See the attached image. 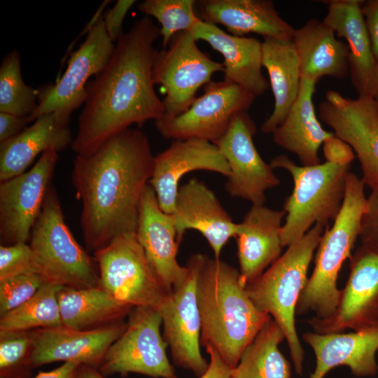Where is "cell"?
<instances>
[{"mask_svg": "<svg viewBox=\"0 0 378 378\" xmlns=\"http://www.w3.org/2000/svg\"><path fill=\"white\" fill-rule=\"evenodd\" d=\"M160 29L148 16L136 20L115 42L106 66L88 81L86 98L70 146L76 155H88L134 124L141 127L164 115L154 90L153 69Z\"/></svg>", "mask_w": 378, "mask_h": 378, "instance_id": "obj_1", "label": "cell"}, {"mask_svg": "<svg viewBox=\"0 0 378 378\" xmlns=\"http://www.w3.org/2000/svg\"><path fill=\"white\" fill-rule=\"evenodd\" d=\"M149 139L129 128L88 155H76L71 182L81 201L85 246L96 251L117 236L136 232L140 204L153 169Z\"/></svg>", "mask_w": 378, "mask_h": 378, "instance_id": "obj_2", "label": "cell"}, {"mask_svg": "<svg viewBox=\"0 0 378 378\" xmlns=\"http://www.w3.org/2000/svg\"><path fill=\"white\" fill-rule=\"evenodd\" d=\"M197 298L201 318L200 342L211 346L231 369L271 316L252 302L239 270L205 255Z\"/></svg>", "mask_w": 378, "mask_h": 378, "instance_id": "obj_3", "label": "cell"}, {"mask_svg": "<svg viewBox=\"0 0 378 378\" xmlns=\"http://www.w3.org/2000/svg\"><path fill=\"white\" fill-rule=\"evenodd\" d=\"M365 186L361 178L348 172L342 206L332 225L327 227L321 237L314 268L298 301L296 314L313 312L314 317L326 318L336 309L340 295L338 274L359 238L367 198Z\"/></svg>", "mask_w": 378, "mask_h": 378, "instance_id": "obj_4", "label": "cell"}, {"mask_svg": "<svg viewBox=\"0 0 378 378\" xmlns=\"http://www.w3.org/2000/svg\"><path fill=\"white\" fill-rule=\"evenodd\" d=\"M326 227L318 223L314 225L246 286L255 305L270 315L282 330L295 370L299 375L303 370L304 350L295 328L296 306L308 279L309 265Z\"/></svg>", "mask_w": 378, "mask_h": 378, "instance_id": "obj_5", "label": "cell"}, {"mask_svg": "<svg viewBox=\"0 0 378 378\" xmlns=\"http://www.w3.org/2000/svg\"><path fill=\"white\" fill-rule=\"evenodd\" d=\"M270 164L274 169L288 171L293 180V191L284 204L283 247L298 240L316 224L328 227L335 219L344 201L349 166L328 162L297 165L284 155L274 157Z\"/></svg>", "mask_w": 378, "mask_h": 378, "instance_id": "obj_6", "label": "cell"}, {"mask_svg": "<svg viewBox=\"0 0 378 378\" xmlns=\"http://www.w3.org/2000/svg\"><path fill=\"white\" fill-rule=\"evenodd\" d=\"M36 272L46 284L85 288L99 286L96 261L79 245L66 225L51 183L29 244Z\"/></svg>", "mask_w": 378, "mask_h": 378, "instance_id": "obj_7", "label": "cell"}, {"mask_svg": "<svg viewBox=\"0 0 378 378\" xmlns=\"http://www.w3.org/2000/svg\"><path fill=\"white\" fill-rule=\"evenodd\" d=\"M99 286L118 302L131 307L156 309L164 300L162 287L136 232L121 234L94 252Z\"/></svg>", "mask_w": 378, "mask_h": 378, "instance_id": "obj_8", "label": "cell"}, {"mask_svg": "<svg viewBox=\"0 0 378 378\" xmlns=\"http://www.w3.org/2000/svg\"><path fill=\"white\" fill-rule=\"evenodd\" d=\"M223 71V64L199 49L191 31L174 35L167 48L158 50L153 69V83L165 94L162 118L186 111L197 98V90L211 82L215 73Z\"/></svg>", "mask_w": 378, "mask_h": 378, "instance_id": "obj_9", "label": "cell"}, {"mask_svg": "<svg viewBox=\"0 0 378 378\" xmlns=\"http://www.w3.org/2000/svg\"><path fill=\"white\" fill-rule=\"evenodd\" d=\"M158 309L133 307L127 327L109 347L98 370L104 375L136 373L153 378H177L167 355V342L160 333Z\"/></svg>", "mask_w": 378, "mask_h": 378, "instance_id": "obj_10", "label": "cell"}, {"mask_svg": "<svg viewBox=\"0 0 378 378\" xmlns=\"http://www.w3.org/2000/svg\"><path fill=\"white\" fill-rule=\"evenodd\" d=\"M205 255H191L186 266L184 281L174 287L158 307L163 326V337L167 342L174 365L203 375L209 363L200 350L201 318L197 298L198 275Z\"/></svg>", "mask_w": 378, "mask_h": 378, "instance_id": "obj_11", "label": "cell"}, {"mask_svg": "<svg viewBox=\"0 0 378 378\" xmlns=\"http://www.w3.org/2000/svg\"><path fill=\"white\" fill-rule=\"evenodd\" d=\"M114 48L106 32L102 15L91 27L84 42L70 55L64 74L54 83L37 89L38 106L27 116L28 122H34L53 112L71 119L72 112L85 103V88L90 78L106 66Z\"/></svg>", "mask_w": 378, "mask_h": 378, "instance_id": "obj_12", "label": "cell"}, {"mask_svg": "<svg viewBox=\"0 0 378 378\" xmlns=\"http://www.w3.org/2000/svg\"><path fill=\"white\" fill-rule=\"evenodd\" d=\"M204 87L203 94L186 111L155 121L164 139H200L214 144L225 134L233 117L247 111L255 99L239 85L224 80L211 81Z\"/></svg>", "mask_w": 378, "mask_h": 378, "instance_id": "obj_13", "label": "cell"}, {"mask_svg": "<svg viewBox=\"0 0 378 378\" xmlns=\"http://www.w3.org/2000/svg\"><path fill=\"white\" fill-rule=\"evenodd\" d=\"M321 121L348 144L358 158L361 180L371 190L378 188V102L374 98L351 99L328 90L318 107Z\"/></svg>", "mask_w": 378, "mask_h": 378, "instance_id": "obj_14", "label": "cell"}, {"mask_svg": "<svg viewBox=\"0 0 378 378\" xmlns=\"http://www.w3.org/2000/svg\"><path fill=\"white\" fill-rule=\"evenodd\" d=\"M349 261V275L333 314L308 321L314 332L337 333L378 326V249L360 244Z\"/></svg>", "mask_w": 378, "mask_h": 378, "instance_id": "obj_15", "label": "cell"}, {"mask_svg": "<svg viewBox=\"0 0 378 378\" xmlns=\"http://www.w3.org/2000/svg\"><path fill=\"white\" fill-rule=\"evenodd\" d=\"M256 125L247 111L237 113L225 134L214 143L227 160L230 174L225 190L252 205H264L265 192L280 184L274 169L258 152L253 137Z\"/></svg>", "mask_w": 378, "mask_h": 378, "instance_id": "obj_16", "label": "cell"}, {"mask_svg": "<svg viewBox=\"0 0 378 378\" xmlns=\"http://www.w3.org/2000/svg\"><path fill=\"white\" fill-rule=\"evenodd\" d=\"M58 158L57 151L46 150L29 171L0 182L1 245L29 239Z\"/></svg>", "mask_w": 378, "mask_h": 378, "instance_id": "obj_17", "label": "cell"}, {"mask_svg": "<svg viewBox=\"0 0 378 378\" xmlns=\"http://www.w3.org/2000/svg\"><path fill=\"white\" fill-rule=\"evenodd\" d=\"M126 327L127 323L122 321L90 330H76L64 326L33 330L29 367L32 370L52 362L64 361L98 369L109 347Z\"/></svg>", "mask_w": 378, "mask_h": 378, "instance_id": "obj_18", "label": "cell"}, {"mask_svg": "<svg viewBox=\"0 0 378 378\" xmlns=\"http://www.w3.org/2000/svg\"><path fill=\"white\" fill-rule=\"evenodd\" d=\"M195 170L211 171L227 178L230 174L229 164L218 146L204 139L173 141L167 148L155 156L148 183L164 212L174 214L180 179Z\"/></svg>", "mask_w": 378, "mask_h": 378, "instance_id": "obj_19", "label": "cell"}, {"mask_svg": "<svg viewBox=\"0 0 378 378\" xmlns=\"http://www.w3.org/2000/svg\"><path fill=\"white\" fill-rule=\"evenodd\" d=\"M136 235L165 291L169 293L180 285L187 276L188 268L177 260L179 243L174 218L160 209L149 183L141 198Z\"/></svg>", "mask_w": 378, "mask_h": 378, "instance_id": "obj_20", "label": "cell"}, {"mask_svg": "<svg viewBox=\"0 0 378 378\" xmlns=\"http://www.w3.org/2000/svg\"><path fill=\"white\" fill-rule=\"evenodd\" d=\"M173 216L179 244L187 230H196L207 240L216 259L239 230V224L234 223L214 192L196 178L179 187Z\"/></svg>", "mask_w": 378, "mask_h": 378, "instance_id": "obj_21", "label": "cell"}, {"mask_svg": "<svg viewBox=\"0 0 378 378\" xmlns=\"http://www.w3.org/2000/svg\"><path fill=\"white\" fill-rule=\"evenodd\" d=\"M363 2L328 1V12L323 21L337 36L346 41L351 81L358 97L374 98L378 92V66L362 12Z\"/></svg>", "mask_w": 378, "mask_h": 378, "instance_id": "obj_22", "label": "cell"}, {"mask_svg": "<svg viewBox=\"0 0 378 378\" xmlns=\"http://www.w3.org/2000/svg\"><path fill=\"white\" fill-rule=\"evenodd\" d=\"M302 338L316 356V368L309 378H323L340 365L349 367L358 377H374L377 373L378 326L349 333L306 332Z\"/></svg>", "mask_w": 378, "mask_h": 378, "instance_id": "obj_23", "label": "cell"}, {"mask_svg": "<svg viewBox=\"0 0 378 378\" xmlns=\"http://www.w3.org/2000/svg\"><path fill=\"white\" fill-rule=\"evenodd\" d=\"M286 212L252 205L236 236L241 283L246 286L281 255V232Z\"/></svg>", "mask_w": 378, "mask_h": 378, "instance_id": "obj_24", "label": "cell"}, {"mask_svg": "<svg viewBox=\"0 0 378 378\" xmlns=\"http://www.w3.org/2000/svg\"><path fill=\"white\" fill-rule=\"evenodd\" d=\"M191 32L197 41H204L221 54L224 80L239 85L255 98L268 90L270 83L262 73V42L258 39L232 35L202 20Z\"/></svg>", "mask_w": 378, "mask_h": 378, "instance_id": "obj_25", "label": "cell"}, {"mask_svg": "<svg viewBox=\"0 0 378 378\" xmlns=\"http://www.w3.org/2000/svg\"><path fill=\"white\" fill-rule=\"evenodd\" d=\"M196 6L202 20L221 24L234 36L254 33L263 38H292L295 31L271 0H201Z\"/></svg>", "mask_w": 378, "mask_h": 378, "instance_id": "obj_26", "label": "cell"}, {"mask_svg": "<svg viewBox=\"0 0 378 378\" xmlns=\"http://www.w3.org/2000/svg\"><path fill=\"white\" fill-rule=\"evenodd\" d=\"M70 120L55 112L47 113L17 136L0 143V182L26 172L46 150L59 153L70 146L74 139Z\"/></svg>", "mask_w": 378, "mask_h": 378, "instance_id": "obj_27", "label": "cell"}, {"mask_svg": "<svg viewBox=\"0 0 378 378\" xmlns=\"http://www.w3.org/2000/svg\"><path fill=\"white\" fill-rule=\"evenodd\" d=\"M316 81L302 77L299 94L284 122L272 133L275 144L295 154L301 165L320 163L318 150L333 132L322 127L313 102Z\"/></svg>", "mask_w": 378, "mask_h": 378, "instance_id": "obj_28", "label": "cell"}, {"mask_svg": "<svg viewBox=\"0 0 378 378\" xmlns=\"http://www.w3.org/2000/svg\"><path fill=\"white\" fill-rule=\"evenodd\" d=\"M323 21L311 18L295 29L292 41L301 77L315 81L323 76L344 78L349 74V49Z\"/></svg>", "mask_w": 378, "mask_h": 378, "instance_id": "obj_29", "label": "cell"}, {"mask_svg": "<svg viewBox=\"0 0 378 378\" xmlns=\"http://www.w3.org/2000/svg\"><path fill=\"white\" fill-rule=\"evenodd\" d=\"M262 65L267 69L274 104L260 130L272 134L285 120L296 101L301 85L300 61L292 38H263Z\"/></svg>", "mask_w": 378, "mask_h": 378, "instance_id": "obj_30", "label": "cell"}, {"mask_svg": "<svg viewBox=\"0 0 378 378\" xmlns=\"http://www.w3.org/2000/svg\"><path fill=\"white\" fill-rule=\"evenodd\" d=\"M58 301L62 326L76 330H90L122 322L132 309L114 299L99 286L63 287Z\"/></svg>", "mask_w": 378, "mask_h": 378, "instance_id": "obj_31", "label": "cell"}, {"mask_svg": "<svg viewBox=\"0 0 378 378\" xmlns=\"http://www.w3.org/2000/svg\"><path fill=\"white\" fill-rule=\"evenodd\" d=\"M285 339L271 317L243 351L230 378H291V367L279 349Z\"/></svg>", "mask_w": 378, "mask_h": 378, "instance_id": "obj_32", "label": "cell"}, {"mask_svg": "<svg viewBox=\"0 0 378 378\" xmlns=\"http://www.w3.org/2000/svg\"><path fill=\"white\" fill-rule=\"evenodd\" d=\"M62 288L43 284L29 300L1 316L0 330L30 331L62 326L58 301Z\"/></svg>", "mask_w": 378, "mask_h": 378, "instance_id": "obj_33", "label": "cell"}, {"mask_svg": "<svg viewBox=\"0 0 378 378\" xmlns=\"http://www.w3.org/2000/svg\"><path fill=\"white\" fill-rule=\"evenodd\" d=\"M37 97L38 90L22 79L20 52L13 50L0 66V112L27 117L37 108Z\"/></svg>", "mask_w": 378, "mask_h": 378, "instance_id": "obj_34", "label": "cell"}, {"mask_svg": "<svg viewBox=\"0 0 378 378\" xmlns=\"http://www.w3.org/2000/svg\"><path fill=\"white\" fill-rule=\"evenodd\" d=\"M195 0H144L137 4V10L146 16L155 18L160 24L163 49L177 33L191 31L201 20L195 12Z\"/></svg>", "mask_w": 378, "mask_h": 378, "instance_id": "obj_35", "label": "cell"}, {"mask_svg": "<svg viewBox=\"0 0 378 378\" xmlns=\"http://www.w3.org/2000/svg\"><path fill=\"white\" fill-rule=\"evenodd\" d=\"M32 349L31 330H0L1 378H29Z\"/></svg>", "mask_w": 378, "mask_h": 378, "instance_id": "obj_36", "label": "cell"}, {"mask_svg": "<svg viewBox=\"0 0 378 378\" xmlns=\"http://www.w3.org/2000/svg\"><path fill=\"white\" fill-rule=\"evenodd\" d=\"M45 284L36 272L21 274L0 281L1 316L29 300Z\"/></svg>", "mask_w": 378, "mask_h": 378, "instance_id": "obj_37", "label": "cell"}, {"mask_svg": "<svg viewBox=\"0 0 378 378\" xmlns=\"http://www.w3.org/2000/svg\"><path fill=\"white\" fill-rule=\"evenodd\" d=\"M28 272H36L29 244L18 243L0 246V281Z\"/></svg>", "mask_w": 378, "mask_h": 378, "instance_id": "obj_38", "label": "cell"}, {"mask_svg": "<svg viewBox=\"0 0 378 378\" xmlns=\"http://www.w3.org/2000/svg\"><path fill=\"white\" fill-rule=\"evenodd\" d=\"M359 239L361 244L378 249V188L366 198Z\"/></svg>", "mask_w": 378, "mask_h": 378, "instance_id": "obj_39", "label": "cell"}, {"mask_svg": "<svg viewBox=\"0 0 378 378\" xmlns=\"http://www.w3.org/2000/svg\"><path fill=\"white\" fill-rule=\"evenodd\" d=\"M326 162L340 165L350 166L356 155L351 147L334 133L322 145Z\"/></svg>", "mask_w": 378, "mask_h": 378, "instance_id": "obj_40", "label": "cell"}, {"mask_svg": "<svg viewBox=\"0 0 378 378\" xmlns=\"http://www.w3.org/2000/svg\"><path fill=\"white\" fill-rule=\"evenodd\" d=\"M136 3L134 0H118L103 15L106 32L114 43L124 33L122 22L128 10Z\"/></svg>", "mask_w": 378, "mask_h": 378, "instance_id": "obj_41", "label": "cell"}, {"mask_svg": "<svg viewBox=\"0 0 378 378\" xmlns=\"http://www.w3.org/2000/svg\"><path fill=\"white\" fill-rule=\"evenodd\" d=\"M372 53L378 66V0L364 1L362 6Z\"/></svg>", "mask_w": 378, "mask_h": 378, "instance_id": "obj_42", "label": "cell"}, {"mask_svg": "<svg viewBox=\"0 0 378 378\" xmlns=\"http://www.w3.org/2000/svg\"><path fill=\"white\" fill-rule=\"evenodd\" d=\"M27 117L0 112V143L21 133L27 127Z\"/></svg>", "mask_w": 378, "mask_h": 378, "instance_id": "obj_43", "label": "cell"}, {"mask_svg": "<svg viewBox=\"0 0 378 378\" xmlns=\"http://www.w3.org/2000/svg\"><path fill=\"white\" fill-rule=\"evenodd\" d=\"M205 348L209 355L210 362L206 372L199 378H230L231 368L211 346H206Z\"/></svg>", "mask_w": 378, "mask_h": 378, "instance_id": "obj_44", "label": "cell"}, {"mask_svg": "<svg viewBox=\"0 0 378 378\" xmlns=\"http://www.w3.org/2000/svg\"><path fill=\"white\" fill-rule=\"evenodd\" d=\"M83 365L75 362H64L48 372H39L31 378H83L82 372Z\"/></svg>", "mask_w": 378, "mask_h": 378, "instance_id": "obj_45", "label": "cell"}, {"mask_svg": "<svg viewBox=\"0 0 378 378\" xmlns=\"http://www.w3.org/2000/svg\"><path fill=\"white\" fill-rule=\"evenodd\" d=\"M82 372L83 378H106L98 369L83 365Z\"/></svg>", "mask_w": 378, "mask_h": 378, "instance_id": "obj_46", "label": "cell"}, {"mask_svg": "<svg viewBox=\"0 0 378 378\" xmlns=\"http://www.w3.org/2000/svg\"><path fill=\"white\" fill-rule=\"evenodd\" d=\"M375 100L378 102V92L374 97Z\"/></svg>", "mask_w": 378, "mask_h": 378, "instance_id": "obj_47", "label": "cell"}]
</instances>
